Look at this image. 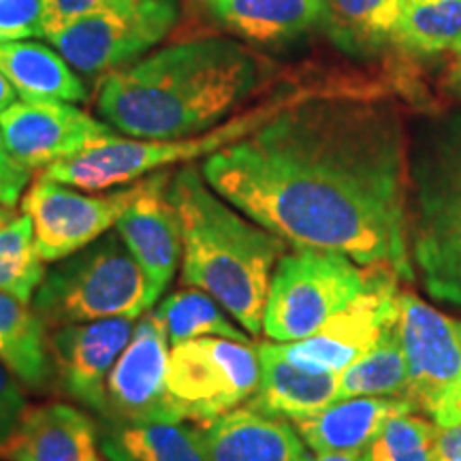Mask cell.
I'll use <instances>...</instances> for the list:
<instances>
[{"label":"cell","instance_id":"6da1fadb","mask_svg":"<svg viewBox=\"0 0 461 461\" xmlns=\"http://www.w3.org/2000/svg\"><path fill=\"white\" fill-rule=\"evenodd\" d=\"M408 148L384 99L302 95L210 154L205 182L293 248H325L414 280L408 252Z\"/></svg>","mask_w":461,"mask_h":461},{"label":"cell","instance_id":"7a4b0ae2","mask_svg":"<svg viewBox=\"0 0 461 461\" xmlns=\"http://www.w3.org/2000/svg\"><path fill=\"white\" fill-rule=\"evenodd\" d=\"M263 79L258 58L230 37L169 45L101 79L103 122L132 140H182L229 120Z\"/></svg>","mask_w":461,"mask_h":461},{"label":"cell","instance_id":"3957f363","mask_svg":"<svg viewBox=\"0 0 461 461\" xmlns=\"http://www.w3.org/2000/svg\"><path fill=\"white\" fill-rule=\"evenodd\" d=\"M167 194L182 227L184 285L214 297L250 336L261 333L269 285L286 241L235 212L193 163L173 171Z\"/></svg>","mask_w":461,"mask_h":461},{"label":"cell","instance_id":"277c9868","mask_svg":"<svg viewBox=\"0 0 461 461\" xmlns=\"http://www.w3.org/2000/svg\"><path fill=\"white\" fill-rule=\"evenodd\" d=\"M408 252L425 293L461 310V109L423 126L408 154Z\"/></svg>","mask_w":461,"mask_h":461},{"label":"cell","instance_id":"5b68a950","mask_svg":"<svg viewBox=\"0 0 461 461\" xmlns=\"http://www.w3.org/2000/svg\"><path fill=\"white\" fill-rule=\"evenodd\" d=\"M158 299L157 288L118 233H105L45 272L32 310L51 330L103 319H137Z\"/></svg>","mask_w":461,"mask_h":461},{"label":"cell","instance_id":"8992f818","mask_svg":"<svg viewBox=\"0 0 461 461\" xmlns=\"http://www.w3.org/2000/svg\"><path fill=\"white\" fill-rule=\"evenodd\" d=\"M288 99H274L261 107L246 109L244 113L230 115L227 122L201 135L182 140H124L113 135L99 146L86 149L77 157L62 160L43 169V176L82 190H107L132 184L154 171L169 169L182 163H194L207 158L218 149L250 135L265 120H269Z\"/></svg>","mask_w":461,"mask_h":461},{"label":"cell","instance_id":"52a82bcc","mask_svg":"<svg viewBox=\"0 0 461 461\" xmlns=\"http://www.w3.org/2000/svg\"><path fill=\"white\" fill-rule=\"evenodd\" d=\"M374 265L325 248H295L276 265L265 305L263 331L276 342L312 336L370 286Z\"/></svg>","mask_w":461,"mask_h":461},{"label":"cell","instance_id":"ba28073f","mask_svg":"<svg viewBox=\"0 0 461 461\" xmlns=\"http://www.w3.org/2000/svg\"><path fill=\"white\" fill-rule=\"evenodd\" d=\"M180 20V0H124L51 31L48 41L79 73L107 75L141 60Z\"/></svg>","mask_w":461,"mask_h":461},{"label":"cell","instance_id":"9c48e42d","mask_svg":"<svg viewBox=\"0 0 461 461\" xmlns=\"http://www.w3.org/2000/svg\"><path fill=\"white\" fill-rule=\"evenodd\" d=\"M261 383L252 344L205 336L171 346L167 384L182 420L205 425L246 406Z\"/></svg>","mask_w":461,"mask_h":461},{"label":"cell","instance_id":"30bf717a","mask_svg":"<svg viewBox=\"0 0 461 461\" xmlns=\"http://www.w3.org/2000/svg\"><path fill=\"white\" fill-rule=\"evenodd\" d=\"M400 274L389 265H374L370 286L333 314L312 336L278 342V350L310 372L339 374L372 350L400 316Z\"/></svg>","mask_w":461,"mask_h":461},{"label":"cell","instance_id":"8fae6325","mask_svg":"<svg viewBox=\"0 0 461 461\" xmlns=\"http://www.w3.org/2000/svg\"><path fill=\"white\" fill-rule=\"evenodd\" d=\"M135 190L132 182L107 194H86L41 173L26 190L22 210L32 221L34 244L43 261H62L103 238L115 227Z\"/></svg>","mask_w":461,"mask_h":461},{"label":"cell","instance_id":"7c38bea8","mask_svg":"<svg viewBox=\"0 0 461 461\" xmlns=\"http://www.w3.org/2000/svg\"><path fill=\"white\" fill-rule=\"evenodd\" d=\"M169 333L158 310L141 316L107 378V419L120 423H182L167 384Z\"/></svg>","mask_w":461,"mask_h":461},{"label":"cell","instance_id":"4fadbf2b","mask_svg":"<svg viewBox=\"0 0 461 461\" xmlns=\"http://www.w3.org/2000/svg\"><path fill=\"white\" fill-rule=\"evenodd\" d=\"M408 363L406 400L423 412L461 384V319L429 305L412 293H402L397 316Z\"/></svg>","mask_w":461,"mask_h":461},{"label":"cell","instance_id":"5bb4252c","mask_svg":"<svg viewBox=\"0 0 461 461\" xmlns=\"http://www.w3.org/2000/svg\"><path fill=\"white\" fill-rule=\"evenodd\" d=\"M9 154L28 171L48 169L118 135L107 122L62 101H20L0 113Z\"/></svg>","mask_w":461,"mask_h":461},{"label":"cell","instance_id":"9a60e30c","mask_svg":"<svg viewBox=\"0 0 461 461\" xmlns=\"http://www.w3.org/2000/svg\"><path fill=\"white\" fill-rule=\"evenodd\" d=\"M132 321L103 319L58 327L48 342L60 389L103 419H107V378L135 331Z\"/></svg>","mask_w":461,"mask_h":461},{"label":"cell","instance_id":"2e32d148","mask_svg":"<svg viewBox=\"0 0 461 461\" xmlns=\"http://www.w3.org/2000/svg\"><path fill=\"white\" fill-rule=\"evenodd\" d=\"M171 176L169 169H163L137 180L131 203L115 222L124 246L141 265L158 295L169 286L182 258L180 218L167 194Z\"/></svg>","mask_w":461,"mask_h":461},{"label":"cell","instance_id":"e0dca14e","mask_svg":"<svg viewBox=\"0 0 461 461\" xmlns=\"http://www.w3.org/2000/svg\"><path fill=\"white\" fill-rule=\"evenodd\" d=\"M99 428L71 403L31 406L0 445L5 461H103Z\"/></svg>","mask_w":461,"mask_h":461},{"label":"cell","instance_id":"ac0fdd59","mask_svg":"<svg viewBox=\"0 0 461 461\" xmlns=\"http://www.w3.org/2000/svg\"><path fill=\"white\" fill-rule=\"evenodd\" d=\"M207 461H303L295 425L252 408H235L201 425Z\"/></svg>","mask_w":461,"mask_h":461},{"label":"cell","instance_id":"d6986e66","mask_svg":"<svg viewBox=\"0 0 461 461\" xmlns=\"http://www.w3.org/2000/svg\"><path fill=\"white\" fill-rule=\"evenodd\" d=\"M402 412L417 408L406 397H344L293 425L310 451L363 455L383 425Z\"/></svg>","mask_w":461,"mask_h":461},{"label":"cell","instance_id":"ffe728a7","mask_svg":"<svg viewBox=\"0 0 461 461\" xmlns=\"http://www.w3.org/2000/svg\"><path fill=\"white\" fill-rule=\"evenodd\" d=\"M257 353L261 383L246 403L252 411L295 423L338 400V374L299 367L280 353L278 344H258Z\"/></svg>","mask_w":461,"mask_h":461},{"label":"cell","instance_id":"44dd1931","mask_svg":"<svg viewBox=\"0 0 461 461\" xmlns=\"http://www.w3.org/2000/svg\"><path fill=\"white\" fill-rule=\"evenodd\" d=\"M212 20L250 43L295 41L322 26L325 0H201Z\"/></svg>","mask_w":461,"mask_h":461},{"label":"cell","instance_id":"7402d4cb","mask_svg":"<svg viewBox=\"0 0 461 461\" xmlns=\"http://www.w3.org/2000/svg\"><path fill=\"white\" fill-rule=\"evenodd\" d=\"M0 71L22 101L84 103L88 90L60 51L34 41L0 43Z\"/></svg>","mask_w":461,"mask_h":461},{"label":"cell","instance_id":"603a6c76","mask_svg":"<svg viewBox=\"0 0 461 461\" xmlns=\"http://www.w3.org/2000/svg\"><path fill=\"white\" fill-rule=\"evenodd\" d=\"M107 461H207L201 429L182 423L107 420L101 434Z\"/></svg>","mask_w":461,"mask_h":461},{"label":"cell","instance_id":"cb8c5ba5","mask_svg":"<svg viewBox=\"0 0 461 461\" xmlns=\"http://www.w3.org/2000/svg\"><path fill=\"white\" fill-rule=\"evenodd\" d=\"M321 31L339 51L372 58L393 45L402 0H325Z\"/></svg>","mask_w":461,"mask_h":461},{"label":"cell","instance_id":"d4e9b609","mask_svg":"<svg viewBox=\"0 0 461 461\" xmlns=\"http://www.w3.org/2000/svg\"><path fill=\"white\" fill-rule=\"evenodd\" d=\"M0 361L31 389H41L51 376L48 325L7 293H0Z\"/></svg>","mask_w":461,"mask_h":461},{"label":"cell","instance_id":"484cf974","mask_svg":"<svg viewBox=\"0 0 461 461\" xmlns=\"http://www.w3.org/2000/svg\"><path fill=\"white\" fill-rule=\"evenodd\" d=\"M393 45L406 54L461 50V0H402Z\"/></svg>","mask_w":461,"mask_h":461},{"label":"cell","instance_id":"4316f807","mask_svg":"<svg viewBox=\"0 0 461 461\" xmlns=\"http://www.w3.org/2000/svg\"><path fill=\"white\" fill-rule=\"evenodd\" d=\"M408 363L397 322L389 327L372 350L338 374V400L344 397H406Z\"/></svg>","mask_w":461,"mask_h":461},{"label":"cell","instance_id":"83f0119b","mask_svg":"<svg viewBox=\"0 0 461 461\" xmlns=\"http://www.w3.org/2000/svg\"><path fill=\"white\" fill-rule=\"evenodd\" d=\"M158 312L165 319L171 346L205 336L250 344V333L235 325L227 310L201 288L190 286L186 291L173 293L160 303Z\"/></svg>","mask_w":461,"mask_h":461},{"label":"cell","instance_id":"f1b7e54d","mask_svg":"<svg viewBox=\"0 0 461 461\" xmlns=\"http://www.w3.org/2000/svg\"><path fill=\"white\" fill-rule=\"evenodd\" d=\"M45 261L34 244L32 221L26 214L0 224V293L32 303L45 278Z\"/></svg>","mask_w":461,"mask_h":461},{"label":"cell","instance_id":"f546056e","mask_svg":"<svg viewBox=\"0 0 461 461\" xmlns=\"http://www.w3.org/2000/svg\"><path fill=\"white\" fill-rule=\"evenodd\" d=\"M438 428L434 420L417 417V412H402L391 417L374 442L363 453V461H400L408 455L436 445Z\"/></svg>","mask_w":461,"mask_h":461},{"label":"cell","instance_id":"4dcf8cb0","mask_svg":"<svg viewBox=\"0 0 461 461\" xmlns=\"http://www.w3.org/2000/svg\"><path fill=\"white\" fill-rule=\"evenodd\" d=\"M45 37V0H0V43Z\"/></svg>","mask_w":461,"mask_h":461},{"label":"cell","instance_id":"1f68e13d","mask_svg":"<svg viewBox=\"0 0 461 461\" xmlns=\"http://www.w3.org/2000/svg\"><path fill=\"white\" fill-rule=\"evenodd\" d=\"M24 411L26 400L20 378L0 361V445L7 440Z\"/></svg>","mask_w":461,"mask_h":461},{"label":"cell","instance_id":"d6a6232c","mask_svg":"<svg viewBox=\"0 0 461 461\" xmlns=\"http://www.w3.org/2000/svg\"><path fill=\"white\" fill-rule=\"evenodd\" d=\"M124 0H45V37L56 28Z\"/></svg>","mask_w":461,"mask_h":461},{"label":"cell","instance_id":"836d02e7","mask_svg":"<svg viewBox=\"0 0 461 461\" xmlns=\"http://www.w3.org/2000/svg\"><path fill=\"white\" fill-rule=\"evenodd\" d=\"M28 180H31V171L11 157L3 141V132H0V203L14 210L20 201V194L28 186Z\"/></svg>","mask_w":461,"mask_h":461},{"label":"cell","instance_id":"e575fe53","mask_svg":"<svg viewBox=\"0 0 461 461\" xmlns=\"http://www.w3.org/2000/svg\"><path fill=\"white\" fill-rule=\"evenodd\" d=\"M429 419L434 420L436 428H455V425H461V384L436 403L434 411L429 412Z\"/></svg>","mask_w":461,"mask_h":461},{"label":"cell","instance_id":"d590c367","mask_svg":"<svg viewBox=\"0 0 461 461\" xmlns=\"http://www.w3.org/2000/svg\"><path fill=\"white\" fill-rule=\"evenodd\" d=\"M436 453L440 461H461V425L438 428Z\"/></svg>","mask_w":461,"mask_h":461},{"label":"cell","instance_id":"8d00e7d4","mask_svg":"<svg viewBox=\"0 0 461 461\" xmlns=\"http://www.w3.org/2000/svg\"><path fill=\"white\" fill-rule=\"evenodd\" d=\"M17 99V92L11 82L7 79V75L0 71V113L5 112V109H9L14 105Z\"/></svg>","mask_w":461,"mask_h":461},{"label":"cell","instance_id":"74e56055","mask_svg":"<svg viewBox=\"0 0 461 461\" xmlns=\"http://www.w3.org/2000/svg\"><path fill=\"white\" fill-rule=\"evenodd\" d=\"M303 461H363V455H350V453H314V455H305Z\"/></svg>","mask_w":461,"mask_h":461},{"label":"cell","instance_id":"f35d334b","mask_svg":"<svg viewBox=\"0 0 461 461\" xmlns=\"http://www.w3.org/2000/svg\"><path fill=\"white\" fill-rule=\"evenodd\" d=\"M448 90L461 99V50L457 51V62H455L451 73H448Z\"/></svg>","mask_w":461,"mask_h":461},{"label":"cell","instance_id":"ab89813d","mask_svg":"<svg viewBox=\"0 0 461 461\" xmlns=\"http://www.w3.org/2000/svg\"><path fill=\"white\" fill-rule=\"evenodd\" d=\"M400 461H440L436 453V445L434 447H428V448H420V451L408 455V457H403Z\"/></svg>","mask_w":461,"mask_h":461},{"label":"cell","instance_id":"60d3db41","mask_svg":"<svg viewBox=\"0 0 461 461\" xmlns=\"http://www.w3.org/2000/svg\"><path fill=\"white\" fill-rule=\"evenodd\" d=\"M9 218H11V210L5 203H0V224L7 222Z\"/></svg>","mask_w":461,"mask_h":461}]
</instances>
